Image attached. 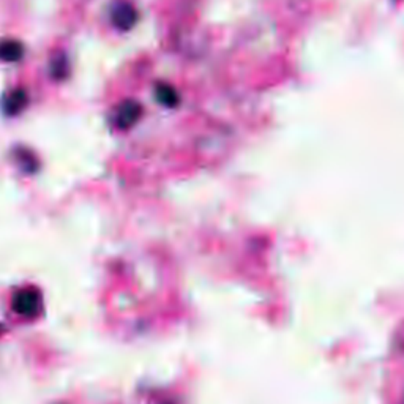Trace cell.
I'll return each instance as SVG.
<instances>
[{
    "instance_id": "cell-1",
    "label": "cell",
    "mask_w": 404,
    "mask_h": 404,
    "mask_svg": "<svg viewBox=\"0 0 404 404\" xmlns=\"http://www.w3.org/2000/svg\"><path fill=\"white\" fill-rule=\"evenodd\" d=\"M138 12L131 3L128 2H117L111 8V21L117 29L130 30L138 23Z\"/></svg>"
},
{
    "instance_id": "cell-2",
    "label": "cell",
    "mask_w": 404,
    "mask_h": 404,
    "mask_svg": "<svg viewBox=\"0 0 404 404\" xmlns=\"http://www.w3.org/2000/svg\"><path fill=\"white\" fill-rule=\"evenodd\" d=\"M142 116V106L138 103V101L127 100L117 107L114 122L117 128H122V130H127V128H131L134 123H136Z\"/></svg>"
},
{
    "instance_id": "cell-3",
    "label": "cell",
    "mask_w": 404,
    "mask_h": 404,
    "mask_svg": "<svg viewBox=\"0 0 404 404\" xmlns=\"http://www.w3.org/2000/svg\"><path fill=\"white\" fill-rule=\"evenodd\" d=\"M27 105H29V96H27L25 90L23 89H16L13 92L5 96L2 101V107L3 112L7 116H18L23 112Z\"/></svg>"
},
{
    "instance_id": "cell-4",
    "label": "cell",
    "mask_w": 404,
    "mask_h": 404,
    "mask_svg": "<svg viewBox=\"0 0 404 404\" xmlns=\"http://www.w3.org/2000/svg\"><path fill=\"white\" fill-rule=\"evenodd\" d=\"M24 56L23 43L16 40H3L0 41V61L7 63L19 62Z\"/></svg>"
},
{
    "instance_id": "cell-5",
    "label": "cell",
    "mask_w": 404,
    "mask_h": 404,
    "mask_svg": "<svg viewBox=\"0 0 404 404\" xmlns=\"http://www.w3.org/2000/svg\"><path fill=\"white\" fill-rule=\"evenodd\" d=\"M155 96H157L158 103L166 107H176L180 103L179 92L172 87L171 84H166V83L157 84V87H155Z\"/></svg>"
},
{
    "instance_id": "cell-6",
    "label": "cell",
    "mask_w": 404,
    "mask_h": 404,
    "mask_svg": "<svg viewBox=\"0 0 404 404\" xmlns=\"http://www.w3.org/2000/svg\"><path fill=\"white\" fill-rule=\"evenodd\" d=\"M70 73V63L65 54H57L51 61V74L54 79L62 81L68 76Z\"/></svg>"
}]
</instances>
